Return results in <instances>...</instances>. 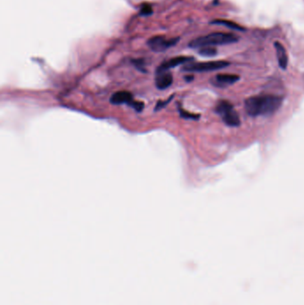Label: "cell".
Instances as JSON below:
<instances>
[{
	"label": "cell",
	"mask_w": 304,
	"mask_h": 305,
	"mask_svg": "<svg viewBox=\"0 0 304 305\" xmlns=\"http://www.w3.org/2000/svg\"><path fill=\"white\" fill-rule=\"evenodd\" d=\"M216 112L221 116L226 125L229 127H237L240 125L241 121L238 113L234 109L232 103L227 100H221L217 103L215 108Z\"/></svg>",
	"instance_id": "3"
},
{
	"label": "cell",
	"mask_w": 304,
	"mask_h": 305,
	"mask_svg": "<svg viewBox=\"0 0 304 305\" xmlns=\"http://www.w3.org/2000/svg\"><path fill=\"white\" fill-rule=\"evenodd\" d=\"M240 79V77L237 74H229V73H222V74H218L215 77V82L217 86H228L231 85L236 83L238 80Z\"/></svg>",
	"instance_id": "9"
},
{
	"label": "cell",
	"mask_w": 304,
	"mask_h": 305,
	"mask_svg": "<svg viewBox=\"0 0 304 305\" xmlns=\"http://www.w3.org/2000/svg\"><path fill=\"white\" fill-rule=\"evenodd\" d=\"M229 65L228 62L226 61H211V62H203V63H187L182 70L185 72H211L216 70L223 69Z\"/></svg>",
	"instance_id": "4"
},
{
	"label": "cell",
	"mask_w": 304,
	"mask_h": 305,
	"mask_svg": "<svg viewBox=\"0 0 304 305\" xmlns=\"http://www.w3.org/2000/svg\"><path fill=\"white\" fill-rule=\"evenodd\" d=\"M172 81H173V78L170 72H157L155 84L159 90H166L172 84Z\"/></svg>",
	"instance_id": "7"
},
{
	"label": "cell",
	"mask_w": 304,
	"mask_h": 305,
	"mask_svg": "<svg viewBox=\"0 0 304 305\" xmlns=\"http://www.w3.org/2000/svg\"><path fill=\"white\" fill-rule=\"evenodd\" d=\"M212 24H220V25H224L226 27L229 28V29H233V30H237V31H245V29L238 25L237 23H234L232 21H227V20H215L213 22H211Z\"/></svg>",
	"instance_id": "11"
},
{
	"label": "cell",
	"mask_w": 304,
	"mask_h": 305,
	"mask_svg": "<svg viewBox=\"0 0 304 305\" xmlns=\"http://www.w3.org/2000/svg\"><path fill=\"white\" fill-rule=\"evenodd\" d=\"M110 102L113 104H121V103H131L133 102L132 100V95L128 91H118L116 93L112 95Z\"/></svg>",
	"instance_id": "8"
},
{
	"label": "cell",
	"mask_w": 304,
	"mask_h": 305,
	"mask_svg": "<svg viewBox=\"0 0 304 305\" xmlns=\"http://www.w3.org/2000/svg\"><path fill=\"white\" fill-rule=\"evenodd\" d=\"M217 50L211 48V47H206V48H202L201 50H199V54L203 55V56H214L217 54Z\"/></svg>",
	"instance_id": "12"
},
{
	"label": "cell",
	"mask_w": 304,
	"mask_h": 305,
	"mask_svg": "<svg viewBox=\"0 0 304 305\" xmlns=\"http://www.w3.org/2000/svg\"><path fill=\"white\" fill-rule=\"evenodd\" d=\"M274 46H275L276 52H277L278 64H279L280 68L285 70L287 67V64H288V56H287V54H286V50H285L284 46L280 44L279 42H276Z\"/></svg>",
	"instance_id": "10"
},
{
	"label": "cell",
	"mask_w": 304,
	"mask_h": 305,
	"mask_svg": "<svg viewBox=\"0 0 304 305\" xmlns=\"http://www.w3.org/2000/svg\"><path fill=\"white\" fill-rule=\"evenodd\" d=\"M238 41V38L234 34L223 33V32H215L206 36L197 38L190 42V48L193 49H202L206 47L212 46L227 45L231 43H236Z\"/></svg>",
	"instance_id": "2"
},
{
	"label": "cell",
	"mask_w": 304,
	"mask_h": 305,
	"mask_svg": "<svg viewBox=\"0 0 304 305\" xmlns=\"http://www.w3.org/2000/svg\"><path fill=\"white\" fill-rule=\"evenodd\" d=\"M283 98L272 94H260L253 96L245 102L246 111L250 116L272 114L280 108Z\"/></svg>",
	"instance_id": "1"
},
{
	"label": "cell",
	"mask_w": 304,
	"mask_h": 305,
	"mask_svg": "<svg viewBox=\"0 0 304 305\" xmlns=\"http://www.w3.org/2000/svg\"><path fill=\"white\" fill-rule=\"evenodd\" d=\"M192 60H194V58L188 57V56H177L162 63L161 66L158 68L157 72H168V70H170V68H174L181 64H186V63L191 62Z\"/></svg>",
	"instance_id": "6"
},
{
	"label": "cell",
	"mask_w": 304,
	"mask_h": 305,
	"mask_svg": "<svg viewBox=\"0 0 304 305\" xmlns=\"http://www.w3.org/2000/svg\"><path fill=\"white\" fill-rule=\"evenodd\" d=\"M178 41H179L178 39L168 40V39H166L165 37H153L151 40L148 41V46L153 51L161 52V51H164V50H168L170 47L174 46Z\"/></svg>",
	"instance_id": "5"
},
{
	"label": "cell",
	"mask_w": 304,
	"mask_h": 305,
	"mask_svg": "<svg viewBox=\"0 0 304 305\" xmlns=\"http://www.w3.org/2000/svg\"><path fill=\"white\" fill-rule=\"evenodd\" d=\"M152 12L151 9V5H148V6H143L142 7V11H141V14H150V13Z\"/></svg>",
	"instance_id": "13"
}]
</instances>
